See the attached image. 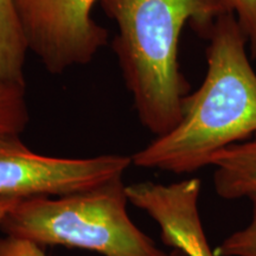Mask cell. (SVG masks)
Here are the masks:
<instances>
[{
  "instance_id": "cell-1",
  "label": "cell",
  "mask_w": 256,
  "mask_h": 256,
  "mask_svg": "<svg viewBox=\"0 0 256 256\" xmlns=\"http://www.w3.org/2000/svg\"><path fill=\"white\" fill-rule=\"evenodd\" d=\"M206 36L208 68L203 83L185 98L177 126L156 136L132 156L136 166L192 174L210 166L217 152L256 134V72L238 19L226 12Z\"/></svg>"
},
{
  "instance_id": "cell-2",
  "label": "cell",
  "mask_w": 256,
  "mask_h": 256,
  "mask_svg": "<svg viewBox=\"0 0 256 256\" xmlns=\"http://www.w3.org/2000/svg\"><path fill=\"white\" fill-rule=\"evenodd\" d=\"M118 26L113 49L138 118L162 136L179 124L190 84L179 66L188 23L206 34L226 12L220 0H101Z\"/></svg>"
},
{
  "instance_id": "cell-3",
  "label": "cell",
  "mask_w": 256,
  "mask_h": 256,
  "mask_svg": "<svg viewBox=\"0 0 256 256\" xmlns=\"http://www.w3.org/2000/svg\"><path fill=\"white\" fill-rule=\"evenodd\" d=\"M122 177L62 197L18 200L0 223L8 236L102 256H168L127 214Z\"/></svg>"
},
{
  "instance_id": "cell-4",
  "label": "cell",
  "mask_w": 256,
  "mask_h": 256,
  "mask_svg": "<svg viewBox=\"0 0 256 256\" xmlns=\"http://www.w3.org/2000/svg\"><path fill=\"white\" fill-rule=\"evenodd\" d=\"M132 156L58 158L38 154L20 136L0 138V200L62 197L122 177Z\"/></svg>"
},
{
  "instance_id": "cell-5",
  "label": "cell",
  "mask_w": 256,
  "mask_h": 256,
  "mask_svg": "<svg viewBox=\"0 0 256 256\" xmlns=\"http://www.w3.org/2000/svg\"><path fill=\"white\" fill-rule=\"evenodd\" d=\"M28 51L50 74L90 63L108 40L92 18L101 0H14Z\"/></svg>"
},
{
  "instance_id": "cell-6",
  "label": "cell",
  "mask_w": 256,
  "mask_h": 256,
  "mask_svg": "<svg viewBox=\"0 0 256 256\" xmlns=\"http://www.w3.org/2000/svg\"><path fill=\"white\" fill-rule=\"evenodd\" d=\"M200 179L168 185L142 182L126 186L128 202L145 211L160 228L162 241L186 256H217L200 215Z\"/></svg>"
},
{
  "instance_id": "cell-7",
  "label": "cell",
  "mask_w": 256,
  "mask_h": 256,
  "mask_svg": "<svg viewBox=\"0 0 256 256\" xmlns=\"http://www.w3.org/2000/svg\"><path fill=\"white\" fill-rule=\"evenodd\" d=\"M215 168L214 186L224 200H241L256 194V134L250 139L217 152L210 160Z\"/></svg>"
},
{
  "instance_id": "cell-8",
  "label": "cell",
  "mask_w": 256,
  "mask_h": 256,
  "mask_svg": "<svg viewBox=\"0 0 256 256\" xmlns=\"http://www.w3.org/2000/svg\"><path fill=\"white\" fill-rule=\"evenodd\" d=\"M28 48L14 0H0V84L26 86Z\"/></svg>"
},
{
  "instance_id": "cell-9",
  "label": "cell",
  "mask_w": 256,
  "mask_h": 256,
  "mask_svg": "<svg viewBox=\"0 0 256 256\" xmlns=\"http://www.w3.org/2000/svg\"><path fill=\"white\" fill-rule=\"evenodd\" d=\"M26 86L0 84V138L20 136L28 124Z\"/></svg>"
},
{
  "instance_id": "cell-10",
  "label": "cell",
  "mask_w": 256,
  "mask_h": 256,
  "mask_svg": "<svg viewBox=\"0 0 256 256\" xmlns=\"http://www.w3.org/2000/svg\"><path fill=\"white\" fill-rule=\"evenodd\" d=\"M248 200L252 203L250 220L220 243L215 250L217 256H256V194Z\"/></svg>"
},
{
  "instance_id": "cell-11",
  "label": "cell",
  "mask_w": 256,
  "mask_h": 256,
  "mask_svg": "<svg viewBox=\"0 0 256 256\" xmlns=\"http://www.w3.org/2000/svg\"><path fill=\"white\" fill-rule=\"evenodd\" d=\"M220 2L238 19L252 55L256 57V0H220Z\"/></svg>"
},
{
  "instance_id": "cell-12",
  "label": "cell",
  "mask_w": 256,
  "mask_h": 256,
  "mask_svg": "<svg viewBox=\"0 0 256 256\" xmlns=\"http://www.w3.org/2000/svg\"><path fill=\"white\" fill-rule=\"evenodd\" d=\"M0 256H48L42 246L30 240L8 236L0 238Z\"/></svg>"
},
{
  "instance_id": "cell-13",
  "label": "cell",
  "mask_w": 256,
  "mask_h": 256,
  "mask_svg": "<svg viewBox=\"0 0 256 256\" xmlns=\"http://www.w3.org/2000/svg\"><path fill=\"white\" fill-rule=\"evenodd\" d=\"M18 200H12V198H2L0 200V223Z\"/></svg>"
},
{
  "instance_id": "cell-14",
  "label": "cell",
  "mask_w": 256,
  "mask_h": 256,
  "mask_svg": "<svg viewBox=\"0 0 256 256\" xmlns=\"http://www.w3.org/2000/svg\"><path fill=\"white\" fill-rule=\"evenodd\" d=\"M168 256H186V255L183 254L180 250H177V249H172V250L168 252Z\"/></svg>"
}]
</instances>
